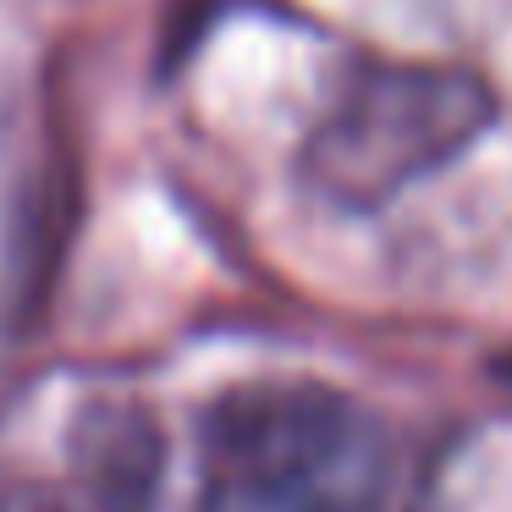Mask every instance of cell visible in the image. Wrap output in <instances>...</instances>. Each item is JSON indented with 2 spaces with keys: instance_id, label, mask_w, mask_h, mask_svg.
<instances>
[{
  "instance_id": "3",
  "label": "cell",
  "mask_w": 512,
  "mask_h": 512,
  "mask_svg": "<svg viewBox=\"0 0 512 512\" xmlns=\"http://www.w3.org/2000/svg\"><path fill=\"white\" fill-rule=\"evenodd\" d=\"M166 441L122 391L34 397L0 424V512H155Z\"/></svg>"
},
{
  "instance_id": "4",
  "label": "cell",
  "mask_w": 512,
  "mask_h": 512,
  "mask_svg": "<svg viewBox=\"0 0 512 512\" xmlns=\"http://www.w3.org/2000/svg\"><path fill=\"white\" fill-rule=\"evenodd\" d=\"M501 369H507V380H512V353H507V358H501Z\"/></svg>"
},
{
  "instance_id": "2",
  "label": "cell",
  "mask_w": 512,
  "mask_h": 512,
  "mask_svg": "<svg viewBox=\"0 0 512 512\" xmlns=\"http://www.w3.org/2000/svg\"><path fill=\"white\" fill-rule=\"evenodd\" d=\"M496 122L490 89L463 67L364 61L336 83L303 144V177L342 210H380L419 177L452 166Z\"/></svg>"
},
{
  "instance_id": "1",
  "label": "cell",
  "mask_w": 512,
  "mask_h": 512,
  "mask_svg": "<svg viewBox=\"0 0 512 512\" xmlns=\"http://www.w3.org/2000/svg\"><path fill=\"white\" fill-rule=\"evenodd\" d=\"M193 512H391L397 446L375 408L320 380H248L204 413Z\"/></svg>"
}]
</instances>
